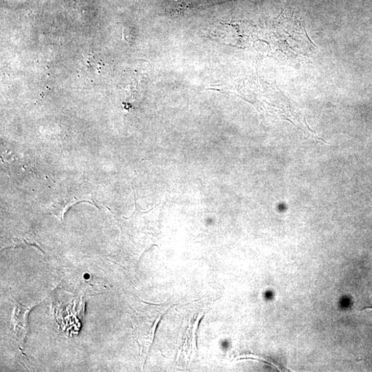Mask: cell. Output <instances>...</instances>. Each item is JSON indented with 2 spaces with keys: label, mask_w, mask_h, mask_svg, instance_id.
Listing matches in <instances>:
<instances>
[{
  "label": "cell",
  "mask_w": 372,
  "mask_h": 372,
  "mask_svg": "<svg viewBox=\"0 0 372 372\" xmlns=\"http://www.w3.org/2000/svg\"><path fill=\"white\" fill-rule=\"evenodd\" d=\"M31 307H26L21 303H17L13 311L12 317L11 327L14 332L18 336L22 341L24 340L29 327H28V315Z\"/></svg>",
  "instance_id": "cell-1"
}]
</instances>
